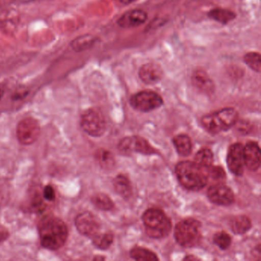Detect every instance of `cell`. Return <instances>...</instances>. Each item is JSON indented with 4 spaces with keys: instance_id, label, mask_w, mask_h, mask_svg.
Segmentation results:
<instances>
[{
    "instance_id": "cell-1",
    "label": "cell",
    "mask_w": 261,
    "mask_h": 261,
    "mask_svg": "<svg viewBox=\"0 0 261 261\" xmlns=\"http://www.w3.org/2000/svg\"><path fill=\"white\" fill-rule=\"evenodd\" d=\"M39 237L42 247L51 250H57L63 247L68 240V229L60 218L48 215L39 222Z\"/></svg>"
},
{
    "instance_id": "cell-2",
    "label": "cell",
    "mask_w": 261,
    "mask_h": 261,
    "mask_svg": "<svg viewBox=\"0 0 261 261\" xmlns=\"http://www.w3.org/2000/svg\"><path fill=\"white\" fill-rule=\"evenodd\" d=\"M175 173L179 182L192 191L202 189L207 185V169H203L194 162L183 161L175 167Z\"/></svg>"
},
{
    "instance_id": "cell-3",
    "label": "cell",
    "mask_w": 261,
    "mask_h": 261,
    "mask_svg": "<svg viewBox=\"0 0 261 261\" xmlns=\"http://www.w3.org/2000/svg\"><path fill=\"white\" fill-rule=\"evenodd\" d=\"M143 221L147 235L152 238H163L167 236L172 228L170 219L163 211L150 208L144 212Z\"/></svg>"
},
{
    "instance_id": "cell-4",
    "label": "cell",
    "mask_w": 261,
    "mask_h": 261,
    "mask_svg": "<svg viewBox=\"0 0 261 261\" xmlns=\"http://www.w3.org/2000/svg\"><path fill=\"white\" fill-rule=\"evenodd\" d=\"M238 120V113L233 108H224L221 111L205 115L201 123L211 134H219L234 126Z\"/></svg>"
},
{
    "instance_id": "cell-5",
    "label": "cell",
    "mask_w": 261,
    "mask_h": 261,
    "mask_svg": "<svg viewBox=\"0 0 261 261\" xmlns=\"http://www.w3.org/2000/svg\"><path fill=\"white\" fill-rule=\"evenodd\" d=\"M200 223L196 220H183L175 228V238L177 243L182 247H195L201 238Z\"/></svg>"
},
{
    "instance_id": "cell-6",
    "label": "cell",
    "mask_w": 261,
    "mask_h": 261,
    "mask_svg": "<svg viewBox=\"0 0 261 261\" xmlns=\"http://www.w3.org/2000/svg\"><path fill=\"white\" fill-rule=\"evenodd\" d=\"M130 105L134 109L141 112H149L163 105L161 96L154 91H143L131 97Z\"/></svg>"
},
{
    "instance_id": "cell-7",
    "label": "cell",
    "mask_w": 261,
    "mask_h": 261,
    "mask_svg": "<svg viewBox=\"0 0 261 261\" xmlns=\"http://www.w3.org/2000/svg\"><path fill=\"white\" fill-rule=\"evenodd\" d=\"M81 125L82 129L91 137L103 135L106 129V123L103 115L96 110H88L82 115Z\"/></svg>"
},
{
    "instance_id": "cell-8",
    "label": "cell",
    "mask_w": 261,
    "mask_h": 261,
    "mask_svg": "<svg viewBox=\"0 0 261 261\" xmlns=\"http://www.w3.org/2000/svg\"><path fill=\"white\" fill-rule=\"evenodd\" d=\"M18 140L22 144H33L40 135V125L35 119L29 117L19 122L16 128Z\"/></svg>"
},
{
    "instance_id": "cell-9",
    "label": "cell",
    "mask_w": 261,
    "mask_h": 261,
    "mask_svg": "<svg viewBox=\"0 0 261 261\" xmlns=\"http://www.w3.org/2000/svg\"><path fill=\"white\" fill-rule=\"evenodd\" d=\"M119 151L124 155L140 152L145 155L156 153L155 149L144 139L139 137H126L119 143Z\"/></svg>"
},
{
    "instance_id": "cell-10",
    "label": "cell",
    "mask_w": 261,
    "mask_h": 261,
    "mask_svg": "<svg viewBox=\"0 0 261 261\" xmlns=\"http://www.w3.org/2000/svg\"><path fill=\"white\" fill-rule=\"evenodd\" d=\"M75 226L79 233L87 237H94L100 228L97 217L90 212L79 214L75 218Z\"/></svg>"
},
{
    "instance_id": "cell-11",
    "label": "cell",
    "mask_w": 261,
    "mask_h": 261,
    "mask_svg": "<svg viewBox=\"0 0 261 261\" xmlns=\"http://www.w3.org/2000/svg\"><path fill=\"white\" fill-rule=\"evenodd\" d=\"M227 166L232 173L241 176L244 172V146L235 143L229 149L227 158Z\"/></svg>"
},
{
    "instance_id": "cell-12",
    "label": "cell",
    "mask_w": 261,
    "mask_h": 261,
    "mask_svg": "<svg viewBox=\"0 0 261 261\" xmlns=\"http://www.w3.org/2000/svg\"><path fill=\"white\" fill-rule=\"evenodd\" d=\"M207 197L214 204L218 205H230L234 200V195L230 188L223 184H216L207 191Z\"/></svg>"
},
{
    "instance_id": "cell-13",
    "label": "cell",
    "mask_w": 261,
    "mask_h": 261,
    "mask_svg": "<svg viewBox=\"0 0 261 261\" xmlns=\"http://www.w3.org/2000/svg\"><path fill=\"white\" fill-rule=\"evenodd\" d=\"M147 13L143 10H130L123 13L117 21L119 27L123 29L136 28L146 22Z\"/></svg>"
},
{
    "instance_id": "cell-14",
    "label": "cell",
    "mask_w": 261,
    "mask_h": 261,
    "mask_svg": "<svg viewBox=\"0 0 261 261\" xmlns=\"http://www.w3.org/2000/svg\"><path fill=\"white\" fill-rule=\"evenodd\" d=\"M139 77L147 85L158 83L163 77V70L159 64L149 62L145 64L139 71Z\"/></svg>"
},
{
    "instance_id": "cell-15",
    "label": "cell",
    "mask_w": 261,
    "mask_h": 261,
    "mask_svg": "<svg viewBox=\"0 0 261 261\" xmlns=\"http://www.w3.org/2000/svg\"><path fill=\"white\" fill-rule=\"evenodd\" d=\"M260 149L257 143L249 142L244 146V164L250 171H256L260 166Z\"/></svg>"
},
{
    "instance_id": "cell-16",
    "label": "cell",
    "mask_w": 261,
    "mask_h": 261,
    "mask_svg": "<svg viewBox=\"0 0 261 261\" xmlns=\"http://www.w3.org/2000/svg\"><path fill=\"white\" fill-rule=\"evenodd\" d=\"M192 83L195 88L204 94H211L214 92L215 85L208 74L202 70L195 71L192 74Z\"/></svg>"
},
{
    "instance_id": "cell-17",
    "label": "cell",
    "mask_w": 261,
    "mask_h": 261,
    "mask_svg": "<svg viewBox=\"0 0 261 261\" xmlns=\"http://www.w3.org/2000/svg\"><path fill=\"white\" fill-rule=\"evenodd\" d=\"M208 17L215 22L222 25H226L233 21L236 18V14L231 10L227 9L216 8L209 11Z\"/></svg>"
},
{
    "instance_id": "cell-18",
    "label": "cell",
    "mask_w": 261,
    "mask_h": 261,
    "mask_svg": "<svg viewBox=\"0 0 261 261\" xmlns=\"http://www.w3.org/2000/svg\"><path fill=\"white\" fill-rule=\"evenodd\" d=\"M97 39L91 35H83V36H79L71 42V47L74 51L77 53L80 51H86L90 49L95 45Z\"/></svg>"
},
{
    "instance_id": "cell-19",
    "label": "cell",
    "mask_w": 261,
    "mask_h": 261,
    "mask_svg": "<svg viewBox=\"0 0 261 261\" xmlns=\"http://www.w3.org/2000/svg\"><path fill=\"white\" fill-rule=\"evenodd\" d=\"M114 186L116 192L123 198H129L132 195V185L127 177L125 175H117L114 178Z\"/></svg>"
},
{
    "instance_id": "cell-20",
    "label": "cell",
    "mask_w": 261,
    "mask_h": 261,
    "mask_svg": "<svg viewBox=\"0 0 261 261\" xmlns=\"http://www.w3.org/2000/svg\"><path fill=\"white\" fill-rule=\"evenodd\" d=\"M174 145L177 152L182 155L187 156L192 152V144L191 139L186 135H178L174 138Z\"/></svg>"
},
{
    "instance_id": "cell-21",
    "label": "cell",
    "mask_w": 261,
    "mask_h": 261,
    "mask_svg": "<svg viewBox=\"0 0 261 261\" xmlns=\"http://www.w3.org/2000/svg\"><path fill=\"white\" fill-rule=\"evenodd\" d=\"M230 227L235 233L242 234L250 230L251 227V222L247 216L240 215L231 220Z\"/></svg>"
},
{
    "instance_id": "cell-22",
    "label": "cell",
    "mask_w": 261,
    "mask_h": 261,
    "mask_svg": "<svg viewBox=\"0 0 261 261\" xmlns=\"http://www.w3.org/2000/svg\"><path fill=\"white\" fill-rule=\"evenodd\" d=\"M195 163L203 169H208L213 163V153L209 149H201L195 155Z\"/></svg>"
},
{
    "instance_id": "cell-23",
    "label": "cell",
    "mask_w": 261,
    "mask_h": 261,
    "mask_svg": "<svg viewBox=\"0 0 261 261\" xmlns=\"http://www.w3.org/2000/svg\"><path fill=\"white\" fill-rule=\"evenodd\" d=\"M130 256L137 260L155 261L158 260L155 253L143 247H134L131 250Z\"/></svg>"
},
{
    "instance_id": "cell-24",
    "label": "cell",
    "mask_w": 261,
    "mask_h": 261,
    "mask_svg": "<svg viewBox=\"0 0 261 261\" xmlns=\"http://www.w3.org/2000/svg\"><path fill=\"white\" fill-rule=\"evenodd\" d=\"M96 159L103 169H111L115 165L114 155L109 151L99 149L96 153Z\"/></svg>"
},
{
    "instance_id": "cell-25",
    "label": "cell",
    "mask_w": 261,
    "mask_h": 261,
    "mask_svg": "<svg viewBox=\"0 0 261 261\" xmlns=\"http://www.w3.org/2000/svg\"><path fill=\"white\" fill-rule=\"evenodd\" d=\"M114 242V235L111 233H98L93 237L94 246L100 250H107Z\"/></svg>"
},
{
    "instance_id": "cell-26",
    "label": "cell",
    "mask_w": 261,
    "mask_h": 261,
    "mask_svg": "<svg viewBox=\"0 0 261 261\" xmlns=\"http://www.w3.org/2000/svg\"><path fill=\"white\" fill-rule=\"evenodd\" d=\"M91 200L93 204L100 210L109 211L114 207L112 200L105 194H96L92 197Z\"/></svg>"
},
{
    "instance_id": "cell-27",
    "label": "cell",
    "mask_w": 261,
    "mask_h": 261,
    "mask_svg": "<svg viewBox=\"0 0 261 261\" xmlns=\"http://www.w3.org/2000/svg\"><path fill=\"white\" fill-rule=\"evenodd\" d=\"M244 63L253 71H256V72H260L261 70V60H260V55L257 53H247L244 56Z\"/></svg>"
},
{
    "instance_id": "cell-28",
    "label": "cell",
    "mask_w": 261,
    "mask_h": 261,
    "mask_svg": "<svg viewBox=\"0 0 261 261\" xmlns=\"http://www.w3.org/2000/svg\"><path fill=\"white\" fill-rule=\"evenodd\" d=\"M213 240L214 243L221 250H226L231 244V238L230 235L224 231L215 233Z\"/></svg>"
},
{
    "instance_id": "cell-29",
    "label": "cell",
    "mask_w": 261,
    "mask_h": 261,
    "mask_svg": "<svg viewBox=\"0 0 261 261\" xmlns=\"http://www.w3.org/2000/svg\"><path fill=\"white\" fill-rule=\"evenodd\" d=\"M207 177L217 181H221L225 178V172L220 166H211L207 169Z\"/></svg>"
},
{
    "instance_id": "cell-30",
    "label": "cell",
    "mask_w": 261,
    "mask_h": 261,
    "mask_svg": "<svg viewBox=\"0 0 261 261\" xmlns=\"http://www.w3.org/2000/svg\"><path fill=\"white\" fill-rule=\"evenodd\" d=\"M43 195L45 199L48 201H54L56 199V192L53 186H46L44 189Z\"/></svg>"
},
{
    "instance_id": "cell-31",
    "label": "cell",
    "mask_w": 261,
    "mask_h": 261,
    "mask_svg": "<svg viewBox=\"0 0 261 261\" xmlns=\"http://www.w3.org/2000/svg\"><path fill=\"white\" fill-rule=\"evenodd\" d=\"M10 236L8 230L4 226L0 224V242L6 241Z\"/></svg>"
},
{
    "instance_id": "cell-32",
    "label": "cell",
    "mask_w": 261,
    "mask_h": 261,
    "mask_svg": "<svg viewBox=\"0 0 261 261\" xmlns=\"http://www.w3.org/2000/svg\"><path fill=\"white\" fill-rule=\"evenodd\" d=\"M120 2L124 4H129L131 3L134 2L135 0H120Z\"/></svg>"
},
{
    "instance_id": "cell-33",
    "label": "cell",
    "mask_w": 261,
    "mask_h": 261,
    "mask_svg": "<svg viewBox=\"0 0 261 261\" xmlns=\"http://www.w3.org/2000/svg\"><path fill=\"white\" fill-rule=\"evenodd\" d=\"M3 95H4V91H3L2 88H0V100L2 99Z\"/></svg>"
}]
</instances>
